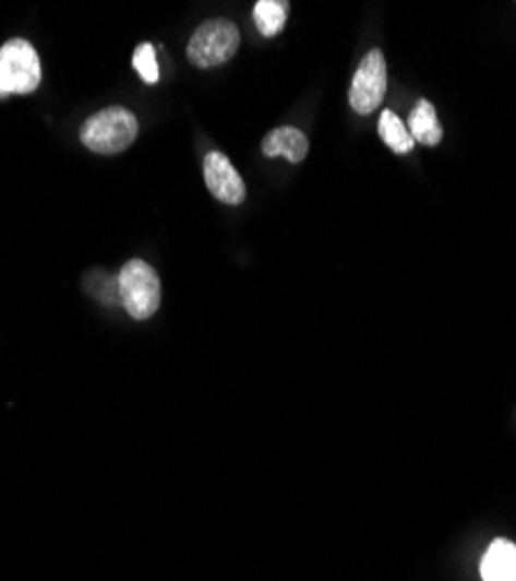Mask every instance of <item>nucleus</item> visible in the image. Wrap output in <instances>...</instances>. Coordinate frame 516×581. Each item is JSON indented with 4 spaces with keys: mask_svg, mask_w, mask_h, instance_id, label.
Returning <instances> with one entry per match:
<instances>
[{
    "mask_svg": "<svg viewBox=\"0 0 516 581\" xmlns=\"http://www.w3.org/2000/svg\"><path fill=\"white\" fill-rule=\"evenodd\" d=\"M261 150L268 158L284 156L291 163H302L310 152V142L305 133L296 129V126H279V129L271 131L263 138Z\"/></svg>",
    "mask_w": 516,
    "mask_h": 581,
    "instance_id": "nucleus-7",
    "label": "nucleus"
},
{
    "mask_svg": "<svg viewBox=\"0 0 516 581\" xmlns=\"http://www.w3.org/2000/svg\"><path fill=\"white\" fill-rule=\"evenodd\" d=\"M484 581H516V544L495 540L482 560Z\"/></svg>",
    "mask_w": 516,
    "mask_h": 581,
    "instance_id": "nucleus-8",
    "label": "nucleus"
},
{
    "mask_svg": "<svg viewBox=\"0 0 516 581\" xmlns=\"http://www.w3.org/2000/svg\"><path fill=\"white\" fill-rule=\"evenodd\" d=\"M137 138V119L127 107H105L98 115L88 117L80 131L86 150L103 156L127 152Z\"/></svg>",
    "mask_w": 516,
    "mask_h": 581,
    "instance_id": "nucleus-1",
    "label": "nucleus"
},
{
    "mask_svg": "<svg viewBox=\"0 0 516 581\" xmlns=\"http://www.w3.org/2000/svg\"><path fill=\"white\" fill-rule=\"evenodd\" d=\"M203 175L209 193L215 195L217 201L226 205H240L244 201V181L226 154L209 152L203 163Z\"/></svg>",
    "mask_w": 516,
    "mask_h": 581,
    "instance_id": "nucleus-6",
    "label": "nucleus"
},
{
    "mask_svg": "<svg viewBox=\"0 0 516 581\" xmlns=\"http://www.w3.org/2000/svg\"><path fill=\"white\" fill-rule=\"evenodd\" d=\"M133 66L137 70V75L145 80L147 84L158 82V63H156V49L149 43H142L135 54H133Z\"/></svg>",
    "mask_w": 516,
    "mask_h": 581,
    "instance_id": "nucleus-12",
    "label": "nucleus"
},
{
    "mask_svg": "<svg viewBox=\"0 0 516 581\" xmlns=\"http://www.w3.org/2000/svg\"><path fill=\"white\" fill-rule=\"evenodd\" d=\"M386 59L382 49H372L370 54H365V59L361 61L359 70H356V75L351 80V88H349V103H351V110L356 115H372L377 110L384 100L386 94Z\"/></svg>",
    "mask_w": 516,
    "mask_h": 581,
    "instance_id": "nucleus-5",
    "label": "nucleus"
},
{
    "mask_svg": "<svg viewBox=\"0 0 516 581\" xmlns=\"http://www.w3.org/2000/svg\"><path fill=\"white\" fill-rule=\"evenodd\" d=\"M240 49V28L228 20H209L191 35L187 57L195 68L228 63Z\"/></svg>",
    "mask_w": 516,
    "mask_h": 581,
    "instance_id": "nucleus-3",
    "label": "nucleus"
},
{
    "mask_svg": "<svg viewBox=\"0 0 516 581\" xmlns=\"http://www.w3.org/2000/svg\"><path fill=\"white\" fill-rule=\"evenodd\" d=\"M119 300L123 310L137 321L154 317L161 305V280L156 270L140 259L123 263L119 272Z\"/></svg>",
    "mask_w": 516,
    "mask_h": 581,
    "instance_id": "nucleus-2",
    "label": "nucleus"
},
{
    "mask_svg": "<svg viewBox=\"0 0 516 581\" xmlns=\"http://www.w3.org/2000/svg\"><path fill=\"white\" fill-rule=\"evenodd\" d=\"M380 138L384 140V144L391 152H396L400 156L415 150V140L412 135H409L407 126L398 119L396 112H391V110H384L380 117Z\"/></svg>",
    "mask_w": 516,
    "mask_h": 581,
    "instance_id": "nucleus-11",
    "label": "nucleus"
},
{
    "mask_svg": "<svg viewBox=\"0 0 516 581\" xmlns=\"http://www.w3.org/2000/svg\"><path fill=\"white\" fill-rule=\"evenodd\" d=\"M287 16H289V3H284V0H279V3L277 0H259L254 5V22L265 38H275V35H279L284 24H287Z\"/></svg>",
    "mask_w": 516,
    "mask_h": 581,
    "instance_id": "nucleus-10",
    "label": "nucleus"
},
{
    "mask_svg": "<svg viewBox=\"0 0 516 581\" xmlns=\"http://www.w3.org/2000/svg\"><path fill=\"white\" fill-rule=\"evenodd\" d=\"M409 135L415 142L425 144V147H435L442 140V126L437 121L435 107L429 100H419L417 107L409 115Z\"/></svg>",
    "mask_w": 516,
    "mask_h": 581,
    "instance_id": "nucleus-9",
    "label": "nucleus"
},
{
    "mask_svg": "<svg viewBox=\"0 0 516 581\" xmlns=\"http://www.w3.org/2000/svg\"><path fill=\"white\" fill-rule=\"evenodd\" d=\"M38 51L26 40H10L0 47V98L31 94L40 84Z\"/></svg>",
    "mask_w": 516,
    "mask_h": 581,
    "instance_id": "nucleus-4",
    "label": "nucleus"
}]
</instances>
